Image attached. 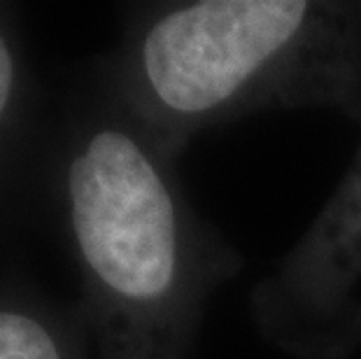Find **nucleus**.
<instances>
[{
    "mask_svg": "<svg viewBox=\"0 0 361 359\" xmlns=\"http://www.w3.org/2000/svg\"><path fill=\"white\" fill-rule=\"evenodd\" d=\"M47 182L101 359H187L212 266L173 162L101 84L47 135Z\"/></svg>",
    "mask_w": 361,
    "mask_h": 359,
    "instance_id": "f257e3e1",
    "label": "nucleus"
},
{
    "mask_svg": "<svg viewBox=\"0 0 361 359\" xmlns=\"http://www.w3.org/2000/svg\"><path fill=\"white\" fill-rule=\"evenodd\" d=\"M168 162L201 128L273 105H359L361 10L310 0H194L128 21L103 68Z\"/></svg>",
    "mask_w": 361,
    "mask_h": 359,
    "instance_id": "f03ea898",
    "label": "nucleus"
},
{
    "mask_svg": "<svg viewBox=\"0 0 361 359\" xmlns=\"http://www.w3.org/2000/svg\"><path fill=\"white\" fill-rule=\"evenodd\" d=\"M361 154L312 221L252 296L273 346L298 359H345L361 343Z\"/></svg>",
    "mask_w": 361,
    "mask_h": 359,
    "instance_id": "7ed1b4c3",
    "label": "nucleus"
},
{
    "mask_svg": "<svg viewBox=\"0 0 361 359\" xmlns=\"http://www.w3.org/2000/svg\"><path fill=\"white\" fill-rule=\"evenodd\" d=\"M42 91L26 54L19 5L0 0V245L26 215L47 145Z\"/></svg>",
    "mask_w": 361,
    "mask_h": 359,
    "instance_id": "20e7f679",
    "label": "nucleus"
}]
</instances>
